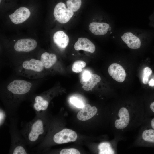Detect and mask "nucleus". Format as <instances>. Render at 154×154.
Here are the masks:
<instances>
[{
    "label": "nucleus",
    "instance_id": "obj_28",
    "mask_svg": "<svg viewBox=\"0 0 154 154\" xmlns=\"http://www.w3.org/2000/svg\"><path fill=\"white\" fill-rule=\"evenodd\" d=\"M13 153V154H26L27 152L23 147L19 146L15 148Z\"/></svg>",
    "mask_w": 154,
    "mask_h": 154
},
{
    "label": "nucleus",
    "instance_id": "obj_7",
    "mask_svg": "<svg viewBox=\"0 0 154 154\" xmlns=\"http://www.w3.org/2000/svg\"><path fill=\"white\" fill-rule=\"evenodd\" d=\"M37 45V43L34 39H23L17 41L14 45V48L18 52H28L34 50Z\"/></svg>",
    "mask_w": 154,
    "mask_h": 154
},
{
    "label": "nucleus",
    "instance_id": "obj_2",
    "mask_svg": "<svg viewBox=\"0 0 154 154\" xmlns=\"http://www.w3.org/2000/svg\"><path fill=\"white\" fill-rule=\"evenodd\" d=\"M141 126L138 134L132 146L154 147V129L143 124Z\"/></svg>",
    "mask_w": 154,
    "mask_h": 154
},
{
    "label": "nucleus",
    "instance_id": "obj_10",
    "mask_svg": "<svg viewBox=\"0 0 154 154\" xmlns=\"http://www.w3.org/2000/svg\"><path fill=\"white\" fill-rule=\"evenodd\" d=\"M44 132L42 121L40 119L37 120L31 126L29 134L28 139L31 141H35L38 139L39 135L42 134Z\"/></svg>",
    "mask_w": 154,
    "mask_h": 154
},
{
    "label": "nucleus",
    "instance_id": "obj_6",
    "mask_svg": "<svg viewBox=\"0 0 154 154\" xmlns=\"http://www.w3.org/2000/svg\"><path fill=\"white\" fill-rule=\"evenodd\" d=\"M108 71L110 75L116 81L122 82L126 76L125 70L120 64L116 63L111 64L109 67Z\"/></svg>",
    "mask_w": 154,
    "mask_h": 154
},
{
    "label": "nucleus",
    "instance_id": "obj_25",
    "mask_svg": "<svg viewBox=\"0 0 154 154\" xmlns=\"http://www.w3.org/2000/svg\"><path fill=\"white\" fill-rule=\"evenodd\" d=\"M92 74L89 71L85 70L82 73L80 80V82L82 84L87 81L90 78Z\"/></svg>",
    "mask_w": 154,
    "mask_h": 154
},
{
    "label": "nucleus",
    "instance_id": "obj_22",
    "mask_svg": "<svg viewBox=\"0 0 154 154\" xmlns=\"http://www.w3.org/2000/svg\"><path fill=\"white\" fill-rule=\"evenodd\" d=\"M70 100L71 104L78 108H82L85 105L83 101L76 96H72L70 97Z\"/></svg>",
    "mask_w": 154,
    "mask_h": 154
},
{
    "label": "nucleus",
    "instance_id": "obj_31",
    "mask_svg": "<svg viewBox=\"0 0 154 154\" xmlns=\"http://www.w3.org/2000/svg\"><path fill=\"white\" fill-rule=\"evenodd\" d=\"M111 28L110 27H109V28H108V30L109 31H110L111 30Z\"/></svg>",
    "mask_w": 154,
    "mask_h": 154
},
{
    "label": "nucleus",
    "instance_id": "obj_8",
    "mask_svg": "<svg viewBox=\"0 0 154 154\" xmlns=\"http://www.w3.org/2000/svg\"><path fill=\"white\" fill-rule=\"evenodd\" d=\"M31 13L27 8L22 7L16 10L9 17L11 22L15 24L22 23L29 17Z\"/></svg>",
    "mask_w": 154,
    "mask_h": 154
},
{
    "label": "nucleus",
    "instance_id": "obj_32",
    "mask_svg": "<svg viewBox=\"0 0 154 154\" xmlns=\"http://www.w3.org/2000/svg\"><path fill=\"white\" fill-rule=\"evenodd\" d=\"M1 0H0V2L1 3Z\"/></svg>",
    "mask_w": 154,
    "mask_h": 154
},
{
    "label": "nucleus",
    "instance_id": "obj_20",
    "mask_svg": "<svg viewBox=\"0 0 154 154\" xmlns=\"http://www.w3.org/2000/svg\"><path fill=\"white\" fill-rule=\"evenodd\" d=\"M99 154H112L114 152L112 150L110 144L108 142L100 143L98 146Z\"/></svg>",
    "mask_w": 154,
    "mask_h": 154
},
{
    "label": "nucleus",
    "instance_id": "obj_21",
    "mask_svg": "<svg viewBox=\"0 0 154 154\" xmlns=\"http://www.w3.org/2000/svg\"><path fill=\"white\" fill-rule=\"evenodd\" d=\"M86 66V63L85 62L82 60L76 61L72 65V71L76 73L80 72L82 71V68Z\"/></svg>",
    "mask_w": 154,
    "mask_h": 154
},
{
    "label": "nucleus",
    "instance_id": "obj_29",
    "mask_svg": "<svg viewBox=\"0 0 154 154\" xmlns=\"http://www.w3.org/2000/svg\"><path fill=\"white\" fill-rule=\"evenodd\" d=\"M149 85L150 86H154V80L152 79L148 82Z\"/></svg>",
    "mask_w": 154,
    "mask_h": 154
},
{
    "label": "nucleus",
    "instance_id": "obj_4",
    "mask_svg": "<svg viewBox=\"0 0 154 154\" xmlns=\"http://www.w3.org/2000/svg\"><path fill=\"white\" fill-rule=\"evenodd\" d=\"M31 86V84L29 82L23 80H16L8 85L7 89L14 94L22 95L29 92Z\"/></svg>",
    "mask_w": 154,
    "mask_h": 154
},
{
    "label": "nucleus",
    "instance_id": "obj_17",
    "mask_svg": "<svg viewBox=\"0 0 154 154\" xmlns=\"http://www.w3.org/2000/svg\"><path fill=\"white\" fill-rule=\"evenodd\" d=\"M101 80V78L99 75L92 74L90 79L83 84L82 88L86 91L90 90L93 88Z\"/></svg>",
    "mask_w": 154,
    "mask_h": 154
},
{
    "label": "nucleus",
    "instance_id": "obj_18",
    "mask_svg": "<svg viewBox=\"0 0 154 154\" xmlns=\"http://www.w3.org/2000/svg\"><path fill=\"white\" fill-rule=\"evenodd\" d=\"M35 102L33 106L35 109L37 111L44 110H46L48 106V102L43 99L41 96H37L35 98Z\"/></svg>",
    "mask_w": 154,
    "mask_h": 154
},
{
    "label": "nucleus",
    "instance_id": "obj_1",
    "mask_svg": "<svg viewBox=\"0 0 154 154\" xmlns=\"http://www.w3.org/2000/svg\"><path fill=\"white\" fill-rule=\"evenodd\" d=\"M115 115L114 126L120 139L125 133L141 126L145 117L144 106H118Z\"/></svg>",
    "mask_w": 154,
    "mask_h": 154
},
{
    "label": "nucleus",
    "instance_id": "obj_13",
    "mask_svg": "<svg viewBox=\"0 0 154 154\" xmlns=\"http://www.w3.org/2000/svg\"><path fill=\"white\" fill-rule=\"evenodd\" d=\"M89 29L93 34L96 35H103L106 34L109 25L104 23L92 22L89 25Z\"/></svg>",
    "mask_w": 154,
    "mask_h": 154
},
{
    "label": "nucleus",
    "instance_id": "obj_16",
    "mask_svg": "<svg viewBox=\"0 0 154 154\" xmlns=\"http://www.w3.org/2000/svg\"><path fill=\"white\" fill-rule=\"evenodd\" d=\"M57 60L56 56L54 54H50L46 52L42 53L41 56V61L44 67L48 69L51 67Z\"/></svg>",
    "mask_w": 154,
    "mask_h": 154
},
{
    "label": "nucleus",
    "instance_id": "obj_5",
    "mask_svg": "<svg viewBox=\"0 0 154 154\" xmlns=\"http://www.w3.org/2000/svg\"><path fill=\"white\" fill-rule=\"evenodd\" d=\"M77 137L75 132L69 129H64L54 135L53 140L56 143L60 144L74 141Z\"/></svg>",
    "mask_w": 154,
    "mask_h": 154
},
{
    "label": "nucleus",
    "instance_id": "obj_11",
    "mask_svg": "<svg viewBox=\"0 0 154 154\" xmlns=\"http://www.w3.org/2000/svg\"><path fill=\"white\" fill-rule=\"evenodd\" d=\"M74 48L76 50H83L94 53L95 50V47L94 44L88 39L84 38H80L74 45Z\"/></svg>",
    "mask_w": 154,
    "mask_h": 154
},
{
    "label": "nucleus",
    "instance_id": "obj_15",
    "mask_svg": "<svg viewBox=\"0 0 154 154\" xmlns=\"http://www.w3.org/2000/svg\"><path fill=\"white\" fill-rule=\"evenodd\" d=\"M23 67L25 69L34 71L40 72L44 69V65L41 60L31 59L24 61L22 64Z\"/></svg>",
    "mask_w": 154,
    "mask_h": 154
},
{
    "label": "nucleus",
    "instance_id": "obj_30",
    "mask_svg": "<svg viewBox=\"0 0 154 154\" xmlns=\"http://www.w3.org/2000/svg\"><path fill=\"white\" fill-rule=\"evenodd\" d=\"M3 114L2 112H0V122L2 121L3 119Z\"/></svg>",
    "mask_w": 154,
    "mask_h": 154
},
{
    "label": "nucleus",
    "instance_id": "obj_14",
    "mask_svg": "<svg viewBox=\"0 0 154 154\" xmlns=\"http://www.w3.org/2000/svg\"><path fill=\"white\" fill-rule=\"evenodd\" d=\"M54 43L59 48H64L68 46L69 39L68 35L63 31H58L56 32L53 37Z\"/></svg>",
    "mask_w": 154,
    "mask_h": 154
},
{
    "label": "nucleus",
    "instance_id": "obj_3",
    "mask_svg": "<svg viewBox=\"0 0 154 154\" xmlns=\"http://www.w3.org/2000/svg\"><path fill=\"white\" fill-rule=\"evenodd\" d=\"M73 14V12L67 8L65 4L62 2L57 4L54 9V15L55 19L61 23L68 22Z\"/></svg>",
    "mask_w": 154,
    "mask_h": 154
},
{
    "label": "nucleus",
    "instance_id": "obj_27",
    "mask_svg": "<svg viewBox=\"0 0 154 154\" xmlns=\"http://www.w3.org/2000/svg\"><path fill=\"white\" fill-rule=\"evenodd\" d=\"M142 124L154 129V117L151 118L145 117Z\"/></svg>",
    "mask_w": 154,
    "mask_h": 154
},
{
    "label": "nucleus",
    "instance_id": "obj_23",
    "mask_svg": "<svg viewBox=\"0 0 154 154\" xmlns=\"http://www.w3.org/2000/svg\"><path fill=\"white\" fill-rule=\"evenodd\" d=\"M145 117L154 116V101L152 102L147 107H144Z\"/></svg>",
    "mask_w": 154,
    "mask_h": 154
},
{
    "label": "nucleus",
    "instance_id": "obj_12",
    "mask_svg": "<svg viewBox=\"0 0 154 154\" xmlns=\"http://www.w3.org/2000/svg\"><path fill=\"white\" fill-rule=\"evenodd\" d=\"M123 40L127 46L132 49L139 48L141 45V42L139 38L131 32H126L121 36Z\"/></svg>",
    "mask_w": 154,
    "mask_h": 154
},
{
    "label": "nucleus",
    "instance_id": "obj_19",
    "mask_svg": "<svg viewBox=\"0 0 154 154\" xmlns=\"http://www.w3.org/2000/svg\"><path fill=\"white\" fill-rule=\"evenodd\" d=\"M81 3V0H68L66 1L68 8L73 12H76L80 9Z\"/></svg>",
    "mask_w": 154,
    "mask_h": 154
},
{
    "label": "nucleus",
    "instance_id": "obj_24",
    "mask_svg": "<svg viewBox=\"0 0 154 154\" xmlns=\"http://www.w3.org/2000/svg\"><path fill=\"white\" fill-rule=\"evenodd\" d=\"M152 70L149 67H146L143 70L144 76L143 79V82L145 84H147L149 80V78L152 73Z\"/></svg>",
    "mask_w": 154,
    "mask_h": 154
},
{
    "label": "nucleus",
    "instance_id": "obj_26",
    "mask_svg": "<svg viewBox=\"0 0 154 154\" xmlns=\"http://www.w3.org/2000/svg\"><path fill=\"white\" fill-rule=\"evenodd\" d=\"M60 154H80V153L77 149L74 148L64 149H62Z\"/></svg>",
    "mask_w": 154,
    "mask_h": 154
},
{
    "label": "nucleus",
    "instance_id": "obj_9",
    "mask_svg": "<svg viewBox=\"0 0 154 154\" xmlns=\"http://www.w3.org/2000/svg\"><path fill=\"white\" fill-rule=\"evenodd\" d=\"M98 109L96 107H92L88 104H85L77 113V117L79 120L82 121L87 120L95 115Z\"/></svg>",
    "mask_w": 154,
    "mask_h": 154
}]
</instances>
